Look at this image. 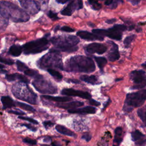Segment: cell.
Instances as JSON below:
<instances>
[{"mask_svg": "<svg viewBox=\"0 0 146 146\" xmlns=\"http://www.w3.org/2000/svg\"><path fill=\"white\" fill-rule=\"evenodd\" d=\"M0 14L14 22H25L30 19V15L27 12L9 1L0 2Z\"/></svg>", "mask_w": 146, "mask_h": 146, "instance_id": "cell-1", "label": "cell"}, {"mask_svg": "<svg viewBox=\"0 0 146 146\" xmlns=\"http://www.w3.org/2000/svg\"><path fill=\"white\" fill-rule=\"evenodd\" d=\"M66 66V70L71 72L90 73L95 70L94 60L83 55H76L70 58L67 62Z\"/></svg>", "mask_w": 146, "mask_h": 146, "instance_id": "cell-2", "label": "cell"}, {"mask_svg": "<svg viewBox=\"0 0 146 146\" xmlns=\"http://www.w3.org/2000/svg\"><path fill=\"white\" fill-rule=\"evenodd\" d=\"M54 47L50 50V52H72L78 49L76 46L79 43V39L74 35H62L54 36L50 39Z\"/></svg>", "mask_w": 146, "mask_h": 146, "instance_id": "cell-3", "label": "cell"}, {"mask_svg": "<svg viewBox=\"0 0 146 146\" xmlns=\"http://www.w3.org/2000/svg\"><path fill=\"white\" fill-rule=\"evenodd\" d=\"M146 100V89L137 92L128 93L123 107V110L125 112H130L135 108L141 107Z\"/></svg>", "mask_w": 146, "mask_h": 146, "instance_id": "cell-4", "label": "cell"}, {"mask_svg": "<svg viewBox=\"0 0 146 146\" xmlns=\"http://www.w3.org/2000/svg\"><path fill=\"white\" fill-rule=\"evenodd\" d=\"M12 91L15 98L26 101L31 104H36V95L23 83L19 82L13 86Z\"/></svg>", "mask_w": 146, "mask_h": 146, "instance_id": "cell-5", "label": "cell"}, {"mask_svg": "<svg viewBox=\"0 0 146 146\" xmlns=\"http://www.w3.org/2000/svg\"><path fill=\"white\" fill-rule=\"evenodd\" d=\"M37 64L42 69L54 67L63 70L62 57L58 52H50L41 58Z\"/></svg>", "mask_w": 146, "mask_h": 146, "instance_id": "cell-6", "label": "cell"}, {"mask_svg": "<svg viewBox=\"0 0 146 146\" xmlns=\"http://www.w3.org/2000/svg\"><path fill=\"white\" fill-rule=\"evenodd\" d=\"M128 30L127 26L122 24H116L108 29H96L92 30V33L102 36L108 37L111 39L120 40L122 38L123 32Z\"/></svg>", "mask_w": 146, "mask_h": 146, "instance_id": "cell-7", "label": "cell"}, {"mask_svg": "<svg viewBox=\"0 0 146 146\" xmlns=\"http://www.w3.org/2000/svg\"><path fill=\"white\" fill-rule=\"evenodd\" d=\"M48 40L43 37L24 44L22 46L25 54H35L46 50L48 48Z\"/></svg>", "mask_w": 146, "mask_h": 146, "instance_id": "cell-8", "label": "cell"}, {"mask_svg": "<svg viewBox=\"0 0 146 146\" xmlns=\"http://www.w3.org/2000/svg\"><path fill=\"white\" fill-rule=\"evenodd\" d=\"M33 85L36 90L43 94H56L58 88L50 82L45 80L42 75L35 78L33 82Z\"/></svg>", "mask_w": 146, "mask_h": 146, "instance_id": "cell-9", "label": "cell"}, {"mask_svg": "<svg viewBox=\"0 0 146 146\" xmlns=\"http://www.w3.org/2000/svg\"><path fill=\"white\" fill-rule=\"evenodd\" d=\"M129 78L133 83V90H140L146 86L145 72L142 70H133L129 74Z\"/></svg>", "mask_w": 146, "mask_h": 146, "instance_id": "cell-10", "label": "cell"}, {"mask_svg": "<svg viewBox=\"0 0 146 146\" xmlns=\"http://www.w3.org/2000/svg\"><path fill=\"white\" fill-rule=\"evenodd\" d=\"M19 2L22 7L30 14H36L40 11V5L36 1L31 0H23L19 1Z\"/></svg>", "mask_w": 146, "mask_h": 146, "instance_id": "cell-11", "label": "cell"}, {"mask_svg": "<svg viewBox=\"0 0 146 146\" xmlns=\"http://www.w3.org/2000/svg\"><path fill=\"white\" fill-rule=\"evenodd\" d=\"M61 94L67 96H78L83 99H90L91 95L90 93L86 91L74 90L73 88H64L62 90Z\"/></svg>", "mask_w": 146, "mask_h": 146, "instance_id": "cell-12", "label": "cell"}, {"mask_svg": "<svg viewBox=\"0 0 146 146\" xmlns=\"http://www.w3.org/2000/svg\"><path fill=\"white\" fill-rule=\"evenodd\" d=\"M83 7V2L82 1H72L67 6L61 11L60 13L63 15L71 16L75 10H79Z\"/></svg>", "mask_w": 146, "mask_h": 146, "instance_id": "cell-13", "label": "cell"}, {"mask_svg": "<svg viewBox=\"0 0 146 146\" xmlns=\"http://www.w3.org/2000/svg\"><path fill=\"white\" fill-rule=\"evenodd\" d=\"M86 51L88 54H103L107 50V47L103 44L99 43H92L85 47Z\"/></svg>", "mask_w": 146, "mask_h": 146, "instance_id": "cell-14", "label": "cell"}, {"mask_svg": "<svg viewBox=\"0 0 146 146\" xmlns=\"http://www.w3.org/2000/svg\"><path fill=\"white\" fill-rule=\"evenodd\" d=\"M107 42L110 44L111 48L107 54L108 59L110 62H114L118 60L120 58V53L119 52L118 46L113 41L107 40Z\"/></svg>", "mask_w": 146, "mask_h": 146, "instance_id": "cell-15", "label": "cell"}, {"mask_svg": "<svg viewBox=\"0 0 146 146\" xmlns=\"http://www.w3.org/2000/svg\"><path fill=\"white\" fill-rule=\"evenodd\" d=\"M131 137L133 141L138 146H145L146 145V136L139 130L136 129L131 132Z\"/></svg>", "mask_w": 146, "mask_h": 146, "instance_id": "cell-16", "label": "cell"}, {"mask_svg": "<svg viewBox=\"0 0 146 146\" xmlns=\"http://www.w3.org/2000/svg\"><path fill=\"white\" fill-rule=\"evenodd\" d=\"M76 35L80 38L87 40H104V38L99 35H96L92 33H90L87 31H79L77 32Z\"/></svg>", "mask_w": 146, "mask_h": 146, "instance_id": "cell-17", "label": "cell"}, {"mask_svg": "<svg viewBox=\"0 0 146 146\" xmlns=\"http://www.w3.org/2000/svg\"><path fill=\"white\" fill-rule=\"evenodd\" d=\"M68 112L70 113H78L81 115L94 114L96 112V108L92 106H86L83 108L69 110Z\"/></svg>", "mask_w": 146, "mask_h": 146, "instance_id": "cell-18", "label": "cell"}, {"mask_svg": "<svg viewBox=\"0 0 146 146\" xmlns=\"http://www.w3.org/2000/svg\"><path fill=\"white\" fill-rule=\"evenodd\" d=\"M114 139L113 140L112 146H119L123 140V128L121 127H117L114 131Z\"/></svg>", "mask_w": 146, "mask_h": 146, "instance_id": "cell-19", "label": "cell"}, {"mask_svg": "<svg viewBox=\"0 0 146 146\" xmlns=\"http://www.w3.org/2000/svg\"><path fill=\"white\" fill-rule=\"evenodd\" d=\"M84 105V103L79 101H74L69 103H63L60 104H57L56 106L59 108H62L63 109H68L69 110H74L76 109L78 107H81Z\"/></svg>", "mask_w": 146, "mask_h": 146, "instance_id": "cell-20", "label": "cell"}, {"mask_svg": "<svg viewBox=\"0 0 146 146\" xmlns=\"http://www.w3.org/2000/svg\"><path fill=\"white\" fill-rule=\"evenodd\" d=\"M41 98L50 101L59 103H64L66 102H70L72 100V99L69 96H52L49 95H42L41 96Z\"/></svg>", "mask_w": 146, "mask_h": 146, "instance_id": "cell-21", "label": "cell"}, {"mask_svg": "<svg viewBox=\"0 0 146 146\" xmlns=\"http://www.w3.org/2000/svg\"><path fill=\"white\" fill-rule=\"evenodd\" d=\"M55 129L59 133L63 134L64 135L74 137H76V134L73 131H71L70 129L67 128V127L62 125H60V124L56 125L55 126Z\"/></svg>", "mask_w": 146, "mask_h": 146, "instance_id": "cell-22", "label": "cell"}, {"mask_svg": "<svg viewBox=\"0 0 146 146\" xmlns=\"http://www.w3.org/2000/svg\"><path fill=\"white\" fill-rule=\"evenodd\" d=\"M80 79L81 80L87 83H90L92 85L98 84L101 82H99V79L97 76L95 75H83L80 76Z\"/></svg>", "mask_w": 146, "mask_h": 146, "instance_id": "cell-23", "label": "cell"}, {"mask_svg": "<svg viewBox=\"0 0 146 146\" xmlns=\"http://www.w3.org/2000/svg\"><path fill=\"white\" fill-rule=\"evenodd\" d=\"M3 108H9L15 106V102L9 96H3L1 98Z\"/></svg>", "mask_w": 146, "mask_h": 146, "instance_id": "cell-24", "label": "cell"}, {"mask_svg": "<svg viewBox=\"0 0 146 146\" xmlns=\"http://www.w3.org/2000/svg\"><path fill=\"white\" fill-rule=\"evenodd\" d=\"M23 51L22 47L18 44L11 46L9 50V54L13 56H19Z\"/></svg>", "mask_w": 146, "mask_h": 146, "instance_id": "cell-25", "label": "cell"}, {"mask_svg": "<svg viewBox=\"0 0 146 146\" xmlns=\"http://www.w3.org/2000/svg\"><path fill=\"white\" fill-rule=\"evenodd\" d=\"M94 59L95 60L101 72H103V68L107 63V59L102 56H94Z\"/></svg>", "mask_w": 146, "mask_h": 146, "instance_id": "cell-26", "label": "cell"}, {"mask_svg": "<svg viewBox=\"0 0 146 146\" xmlns=\"http://www.w3.org/2000/svg\"><path fill=\"white\" fill-rule=\"evenodd\" d=\"M47 71L56 80L60 81L62 79V75L56 70H54L52 68H48Z\"/></svg>", "mask_w": 146, "mask_h": 146, "instance_id": "cell-27", "label": "cell"}, {"mask_svg": "<svg viewBox=\"0 0 146 146\" xmlns=\"http://www.w3.org/2000/svg\"><path fill=\"white\" fill-rule=\"evenodd\" d=\"M15 106L19 107L23 110H25L26 111H29L30 112H35V108H34L31 106H30L29 104L22 103V102H15Z\"/></svg>", "mask_w": 146, "mask_h": 146, "instance_id": "cell-28", "label": "cell"}, {"mask_svg": "<svg viewBox=\"0 0 146 146\" xmlns=\"http://www.w3.org/2000/svg\"><path fill=\"white\" fill-rule=\"evenodd\" d=\"M137 113L140 119L146 125V105L139 108L137 111Z\"/></svg>", "mask_w": 146, "mask_h": 146, "instance_id": "cell-29", "label": "cell"}, {"mask_svg": "<svg viewBox=\"0 0 146 146\" xmlns=\"http://www.w3.org/2000/svg\"><path fill=\"white\" fill-rule=\"evenodd\" d=\"M135 38H136V35H135V34L127 36L124 39V40L123 41L125 47H126V48L129 47V46L131 45V43L135 40Z\"/></svg>", "mask_w": 146, "mask_h": 146, "instance_id": "cell-30", "label": "cell"}, {"mask_svg": "<svg viewBox=\"0 0 146 146\" xmlns=\"http://www.w3.org/2000/svg\"><path fill=\"white\" fill-rule=\"evenodd\" d=\"M24 74L26 75H27L31 77H34L35 78H36L40 75L36 70H34L29 68L24 71Z\"/></svg>", "mask_w": 146, "mask_h": 146, "instance_id": "cell-31", "label": "cell"}, {"mask_svg": "<svg viewBox=\"0 0 146 146\" xmlns=\"http://www.w3.org/2000/svg\"><path fill=\"white\" fill-rule=\"evenodd\" d=\"M16 65H17L18 70L21 72H24L25 71H26L27 69L29 68V67L24 63H23L18 60L16 61Z\"/></svg>", "mask_w": 146, "mask_h": 146, "instance_id": "cell-32", "label": "cell"}, {"mask_svg": "<svg viewBox=\"0 0 146 146\" xmlns=\"http://www.w3.org/2000/svg\"><path fill=\"white\" fill-rule=\"evenodd\" d=\"M89 4L91 5L92 9L95 10H99L102 8V5L96 1H88Z\"/></svg>", "mask_w": 146, "mask_h": 146, "instance_id": "cell-33", "label": "cell"}, {"mask_svg": "<svg viewBox=\"0 0 146 146\" xmlns=\"http://www.w3.org/2000/svg\"><path fill=\"white\" fill-rule=\"evenodd\" d=\"M16 79H18L19 80V82L23 83L25 84H27L30 82V80L27 78H26L25 76L16 73Z\"/></svg>", "mask_w": 146, "mask_h": 146, "instance_id": "cell-34", "label": "cell"}, {"mask_svg": "<svg viewBox=\"0 0 146 146\" xmlns=\"http://www.w3.org/2000/svg\"><path fill=\"white\" fill-rule=\"evenodd\" d=\"M22 141H23V143H26L27 144L31 145H34L36 144V143H37V141L36 140L33 139H31V138H29V137L23 138Z\"/></svg>", "mask_w": 146, "mask_h": 146, "instance_id": "cell-35", "label": "cell"}, {"mask_svg": "<svg viewBox=\"0 0 146 146\" xmlns=\"http://www.w3.org/2000/svg\"><path fill=\"white\" fill-rule=\"evenodd\" d=\"M0 63H2L7 65H13L14 63V62L11 59L5 58L0 56Z\"/></svg>", "mask_w": 146, "mask_h": 146, "instance_id": "cell-36", "label": "cell"}, {"mask_svg": "<svg viewBox=\"0 0 146 146\" xmlns=\"http://www.w3.org/2000/svg\"><path fill=\"white\" fill-rule=\"evenodd\" d=\"M47 15L50 18H51L53 21H56L60 19V18L58 17V14L56 13H54L51 10L48 11V12L47 13Z\"/></svg>", "mask_w": 146, "mask_h": 146, "instance_id": "cell-37", "label": "cell"}, {"mask_svg": "<svg viewBox=\"0 0 146 146\" xmlns=\"http://www.w3.org/2000/svg\"><path fill=\"white\" fill-rule=\"evenodd\" d=\"M18 118L21 119V120H26L28 121L29 122L34 124H38V121H36V120L31 118V117H26V116H18Z\"/></svg>", "mask_w": 146, "mask_h": 146, "instance_id": "cell-38", "label": "cell"}, {"mask_svg": "<svg viewBox=\"0 0 146 146\" xmlns=\"http://www.w3.org/2000/svg\"><path fill=\"white\" fill-rule=\"evenodd\" d=\"M5 78L9 82L15 81L16 79V73L12 74H6L5 76Z\"/></svg>", "mask_w": 146, "mask_h": 146, "instance_id": "cell-39", "label": "cell"}, {"mask_svg": "<svg viewBox=\"0 0 146 146\" xmlns=\"http://www.w3.org/2000/svg\"><path fill=\"white\" fill-rule=\"evenodd\" d=\"M60 29L63 31L68 32V33H72V32H74L75 31V29H74L70 27L67 26H63L61 27Z\"/></svg>", "mask_w": 146, "mask_h": 146, "instance_id": "cell-40", "label": "cell"}, {"mask_svg": "<svg viewBox=\"0 0 146 146\" xmlns=\"http://www.w3.org/2000/svg\"><path fill=\"white\" fill-rule=\"evenodd\" d=\"M43 124L46 129H48L52 127L55 124V123L51 121H44L43 122Z\"/></svg>", "mask_w": 146, "mask_h": 146, "instance_id": "cell-41", "label": "cell"}, {"mask_svg": "<svg viewBox=\"0 0 146 146\" xmlns=\"http://www.w3.org/2000/svg\"><path fill=\"white\" fill-rule=\"evenodd\" d=\"M91 137H92V136H91V134L88 132H86L82 136V139H84L87 142H88L89 141H90L91 139Z\"/></svg>", "mask_w": 146, "mask_h": 146, "instance_id": "cell-42", "label": "cell"}, {"mask_svg": "<svg viewBox=\"0 0 146 146\" xmlns=\"http://www.w3.org/2000/svg\"><path fill=\"white\" fill-rule=\"evenodd\" d=\"M22 126H25L26 128H27L28 129H29L30 130L33 131V132H35L37 130V128L34 126H33L32 125H31L30 124H21Z\"/></svg>", "mask_w": 146, "mask_h": 146, "instance_id": "cell-43", "label": "cell"}, {"mask_svg": "<svg viewBox=\"0 0 146 146\" xmlns=\"http://www.w3.org/2000/svg\"><path fill=\"white\" fill-rule=\"evenodd\" d=\"M119 2H123V1H113L112 3L109 6V7L111 9H115L117 7L118 4Z\"/></svg>", "mask_w": 146, "mask_h": 146, "instance_id": "cell-44", "label": "cell"}, {"mask_svg": "<svg viewBox=\"0 0 146 146\" xmlns=\"http://www.w3.org/2000/svg\"><path fill=\"white\" fill-rule=\"evenodd\" d=\"M89 103L90 105H92V106H99L100 105V103L94 100V99H90L89 100Z\"/></svg>", "mask_w": 146, "mask_h": 146, "instance_id": "cell-45", "label": "cell"}, {"mask_svg": "<svg viewBox=\"0 0 146 146\" xmlns=\"http://www.w3.org/2000/svg\"><path fill=\"white\" fill-rule=\"evenodd\" d=\"M9 113H13L15 115H23L25 114V112H22V111H14V110H10L8 111Z\"/></svg>", "mask_w": 146, "mask_h": 146, "instance_id": "cell-46", "label": "cell"}, {"mask_svg": "<svg viewBox=\"0 0 146 146\" xmlns=\"http://www.w3.org/2000/svg\"><path fill=\"white\" fill-rule=\"evenodd\" d=\"M68 83H76V84H78L80 83V82L77 80V79H66L65 80Z\"/></svg>", "mask_w": 146, "mask_h": 146, "instance_id": "cell-47", "label": "cell"}, {"mask_svg": "<svg viewBox=\"0 0 146 146\" xmlns=\"http://www.w3.org/2000/svg\"><path fill=\"white\" fill-rule=\"evenodd\" d=\"M43 142H44V143H48L51 142L52 140H51V138L50 137H49V136H46V137H44L43 138Z\"/></svg>", "mask_w": 146, "mask_h": 146, "instance_id": "cell-48", "label": "cell"}, {"mask_svg": "<svg viewBox=\"0 0 146 146\" xmlns=\"http://www.w3.org/2000/svg\"><path fill=\"white\" fill-rule=\"evenodd\" d=\"M116 21V19L115 18H112V19H107L106 21V23H108V24H112L114 22H115Z\"/></svg>", "mask_w": 146, "mask_h": 146, "instance_id": "cell-49", "label": "cell"}, {"mask_svg": "<svg viewBox=\"0 0 146 146\" xmlns=\"http://www.w3.org/2000/svg\"><path fill=\"white\" fill-rule=\"evenodd\" d=\"M113 2V1L112 0H108V1H106L104 2V5H106V6H110Z\"/></svg>", "mask_w": 146, "mask_h": 146, "instance_id": "cell-50", "label": "cell"}, {"mask_svg": "<svg viewBox=\"0 0 146 146\" xmlns=\"http://www.w3.org/2000/svg\"><path fill=\"white\" fill-rule=\"evenodd\" d=\"M51 146H61V144L58 141H53L51 143Z\"/></svg>", "mask_w": 146, "mask_h": 146, "instance_id": "cell-51", "label": "cell"}, {"mask_svg": "<svg viewBox=\"0 0 146 146\" xmlns=\"http://www.w3.org/2000/svg\"><path fill=\"white\" fill-rule=\"evenodd\" d=\"M129 2H131L133 5H137L140 1H129Z\"/></svg>", "mask_w": 146, "mask_h": 146, "instance_id": "cell-52", "label": "cell"}, {"mask_svg": "<svg viewBox=\"0 0 146 146\" xmlns=\"http://www.w3.org/2000/svg\"><path fill=\"white\" fill-rule=\"evenodd\" d=\"M56 2L58 3H62V4H64V3H66V2H67L68 1H59V0H56Z\"/></svg>", "mask_w": 146, "mask_h": 146, "instance_id": "cell-53", "label": "cell"}, {"mask_svg": "<svg viewBox=\"0 0 146 146\" xmlns=\"http://www.w3.org/2000/svg\"><path fill=\"white\" fill-rule=\"evenodd\" d=\"M141 66H142L144 68L146 69V62H144L143 64H141Z\"/></svg>", "mask_w": 146, "mask_h": 146, "instance_id": "cell-54", "label": "cell"}, {"mask_svg": "<svg viewBox=\"0 0 146 146\" xmlns=\"http://www.w3.org/2000/svg\"><path fill=\"white\" fill-rule=\"evenodd\" d=\"M59 25H58V26H56V27H55V29H54V31H56L57 30H58L59 29H60V28H59Z\"/></svg>", "mask_w": 146, "mask_h": 146, "instance_id": "cell-55", "label": "cell"}, {"mask_svg": "<svg viewBox=\"0 0 146 146\" xmlns=\"http://www.w3.org/2000/svg\"><path fill=\"white\" fill-rule=\"evenodd\" d=\"M3 68H5V66L1 64H0V69H3Z\"/></svg>", "mask_w": 146, "mask_h": 146, "instance_id": "cell-56", "label": "cell"}, {"mask_svg": "<svg viewBox=\"0 0 146 146\" xmlns=\"http://www.w3.org/2000/svg\"><path fill=\"white\" fill-rule=\"evenodd\" d=\"M123 80V78H120V79H115V81L116 82H117V81H120V80Z\"/></svg>", "mask_w": 146, "mask_h": 146, "instance_id": "cell-57", "label": "cell"}, {"mask_svg": "<svg viewBox=\"0 0 146 146\" xmlns=\"http://www.w3.org/2000/svg\"><path fill=\"white\" fill-rule=\"evenodd\" d=\"M1 72H2V73H3V72L7 73V71H6V70H1Z\"/></svg>", "mask_w": 146, "mask_h": 146, "instance_id": "cell-58", "label": "cell"}, {"mask_svg": "<svg viewBox=\"0 0 146 146\" xmlns=\"http://www.w3.org/2000/svg\"><path fill=\"white\" fill-rule=\"evenodd\" d=\"M15 146H18V145H15Z\"/></svg>", "mask_w": 146, "mask_h": 146, "instance_id": "cell-59", "label": "cell"}]
</instances>
